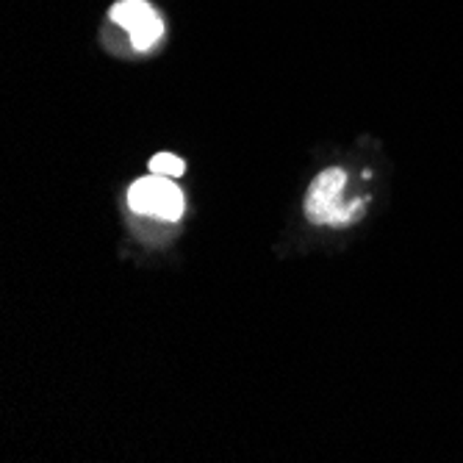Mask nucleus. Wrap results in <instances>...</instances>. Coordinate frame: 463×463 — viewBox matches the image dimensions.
Wrapping results in <instances>:
<instances>
[{
    "label": "nucleus",
    "instance_id": "nucleus-2",
    "mask_svg": "<svg viewBox=\"0 0 463 463\" xmlns=\"http://www.w3.org/2000/svg\"><path fill=\"white\" fill-rule=\"evenodd\" d=\"M128 205L137 214L158 217L164 222H178L184 214V192L166 175H147L139 178L128 189Z\"/></svg>",
    "mask_w": 463,
    "mask_h": 463
},
{
    "label": "nucleus",
    "instance_id": "nucleus-4",
    "mask_svg": "<svg viewBox=\"0 0 463 463\" xmlns=\"http://www.w3.org/2000/svg\"><path fill=\"white\" fill-rule=\"evenodd\" d=\"M150 173L153 175H166V178H181L186 173V164L173 153H158L150 161Z\"/></svg>",
    "mask_w": 463,
    "mask_h": 463
},
{
    "label": "nucleus",
    "instance_id": "nucleus-3",
    "mask_svg": "<svg viewBox=\"0 0 463 463\" xmlns=\"http://www.w3.org/2000/svg\"><path fill=\"white\" fill-rule=\"evenodd\" d=\"M111 20L128 31L131 45L137 53H147L158 45L164 36V20L158 12L147 4V0H119L111 9Z\"/></svg>",
    "mask_w": 463,
    "mask_h": 463
},
{
    "label": "nucleus",
    "instance_id": "nucleus-1",
    "mask_svg": "<svg viewBox=\"0 0 463 463\" xmlns=\"http://www.w3.org/2000/svg\"><path fill=\"white\" fill-rule=\"evenodd\" d=\"M347 186V173L345 170H325L308 192L306 200V217L314 225H350L353 220H358L361 212V200H355L353 205L342 203V192Z\"/></svg>",
    "mask_w": 463,
    "mask_h": 463
}]
</instances>
